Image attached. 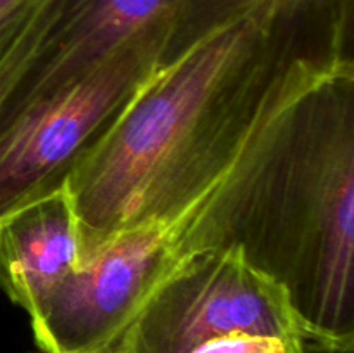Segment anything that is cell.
Here are the masks:
<instances>
[{
    "mask_svg": "<svg viewBox=\"0 0 354 353\" xmlns=\"http://www.w3.org/2000/svg\"><path fill=\"white\" fill-rule=\"evenodd\" d=\"M351 59L348 42L270 3L165 59L62 179L80 263L124 228L239 196L283 118Z\"/></svg>",
    "mask_w": 354,
    "mask_h": 353,
    "instance_id": "1",
    "label": "cell"
},
{
    "mask_svg": "<svg viewBox=\"0 0 354 353\" xmlns=\"http://www.w3.org/2000/svg\"><path fill=\"white\" fill-rule=\"evenodd\" d=\"M230 244L279 280L310 348H354V64L294 106L249 190Z\"/></svg>",
    "mask_w": 354,
    "mask_h": 353,
    "instance_id": "2",
    "label": "cell"
},
{
    "mask_svg": "<svg viewBox=\"0 0 354 353\" xmlns=\"http://www.w3.org/2000/svg\"><path fill=\"white\" fill-rule=\"evenodd\" d=\"M171 31L173 19L149 28L78 82L33 100L0 125V218L61 185L165 61Z\"/></svg>",
    "mask_w": 354,
    "mask_h": 353,
    "instance_id": "3",
    "label": "cell"
},
{
    "mask_svg": "<svg viewBox=\"0 0 354 353\" xmlns=\"http://www.w3.org/2000/svg\"><path fill=\"white\" fill-rule=\"evenodd\" d=\"M308 334L286 287L239 244L185 256L154 287L111 353H190L214 338ZM310 346V345H308Z\"/></svg>",
    "mask_w": 354,
    "mask_h": 353,
    "instance_id": "4",
    "label": "cell"
},
{
    "mask_svg": "<svg viewBox=\"0 0 354 353\" xmlns=\"http://www.w3.org/2000/svg\"><path fill=\"white\" fill-rule=\"evenodd\" d=\"M178 263L169 220L120 230L86 256L30 317L41 353H111Z\"/></svg>",
    "mask_w": 354,
    "mask_h": 353,
    "instance_id": "5",
    "label": "cell"
},
{
    "mask_svg": "<svg viewBox=\"0 0 354 353\" xmlns=\"http://www.w3.org/2000/svg\"><path fill=\"white\" fill-rule=\"evenodd\" d=\"M180 2L44 0L48 21L47 45L14 99L10 114L78 82L149 28L175 21Z\"/></svg>",
    "mask_w": 354,
    "mask_h": 353,
    "instance_id": "6",
    "label": "cell"
},
{
    "mask_svg": "<svg viewBox=\"0 0 354 353\" xmlns=\"http://www.w3.org/2000/svg\"><path fill=\"white\" fill-rule=\"evenodd\" d=\"M78 265V221L62 183L0 218V289L28 317Z\"/></svg>",
    "mask_w": 354,
    "mask_h": 353,
    "instance_id": "7",
    "label": "cell"
},
{
    "mask_svg": "<svg viewBox=\"0 0 354 353\" xmlns=\"http://www.w3.org/2000/svg\"><path fill=\"white\" fill-rule=\"evenodd\" d=\"M266 3L287 23L344 38L353 35L354 0H182L165 59L213 28Z\"/></svg>",
    "mask_w": 354,
    "mask_h": 353,
    "instance_id": "8",
    "label": "cell"
},
{
    "mask_svg": "<svg viewBox=\"0 0 354 353\" xmlns=\"http://www.w3.org/2000/svg\"><path fill=\"white\" fill-rule=\"evenodd\" d=\"M48 21L44 9V0H38L26 26L14 40L9 51L0 59V125L10 114L16 96L24 80L44 54L47 45Z\"/></svg>",
    "mask_w": 354,
    "mask_h": 353,
    "instance_id": "9",
    "label": "cell"
},
{
    "mask_svg": "<svg viewBox=\"0 0 354 353\" xmlns=\"http://www.w3.org/2000/svg\"><path fill=\"white\" fill-rule=\"evenodd\" d=\"M190 353H311L310 346L301 339L279 338L265 334H235L221 336L197 346Z\"/></svg>",
    "mask_w": 354,
    "mask_h": 353,
    "instance_id": "10",
    "label": "cell"
},
{
    "mask_svg": "<svg viewBox=\"0 0 354 353\" xmlns=\"http://www.w3.org/2000/svg\"><path fill=\"white\" fill-rule=\"evenodd\" d=\"M37 3L38 0H14L0 9V59L26 26Z\"/></svg>",
    "mask_w": 354,
    "mask_h": 353,
    "instance_id": "11",
    "label": "cell"
},
{
    "mask_svg": "<svg viewBox=\"0 0 354 353\" xmlns=\"http://www.w3.org/2000/svg\"><path fill=\"white\" fill-rule=\"evenodd\" d=\"M10 2H14V0H0V9H2V7H6L7 3H10Z\"/></svg>",
    "mask_w": 354,
    "mask_h": 353,
    "instance_id": "12",
    "label": "cell"
},
{
    "mask_svg": "<svg viewBox=\"0 0 354 353\" xmlns=\"http://www.w3.org/2000/svg\"><path fill=\"white\" fill-rule=\"evenodd\" d=\"M37 353H41V352H37Z\"/></svg>",
    "mask_w": 354,
    "mask_h": 353,
    "instance_id": "13",
    "label": "cell"
}]
</instances>
